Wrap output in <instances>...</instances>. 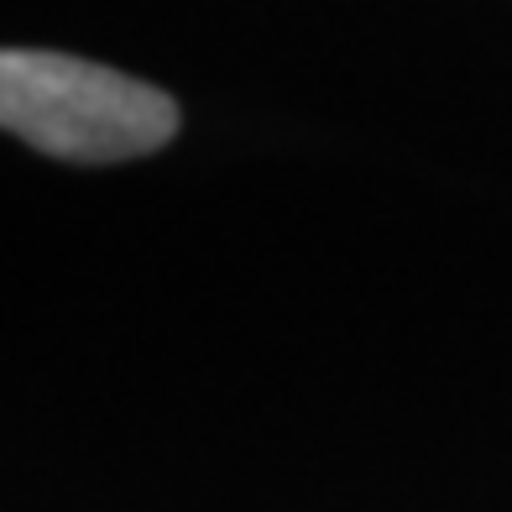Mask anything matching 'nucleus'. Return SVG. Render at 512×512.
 I'll list each match as a JSON object with an SVG mask.
<instances>
[{"label":"nucleus","mask_w":512,"mask_h":512,"mask_svg":"<svg viewBox=\"0 0 512 512\" xmlns=\"http://www.w3.org/2000/svg\"><path fill=\"white\" fill-rule=\"evenodd\" d=\"M0 131L68 162H126L173 142L178 105L105 63L0 48Z\"/></svg>","instance_id":"obj_1"}]
</instances>
